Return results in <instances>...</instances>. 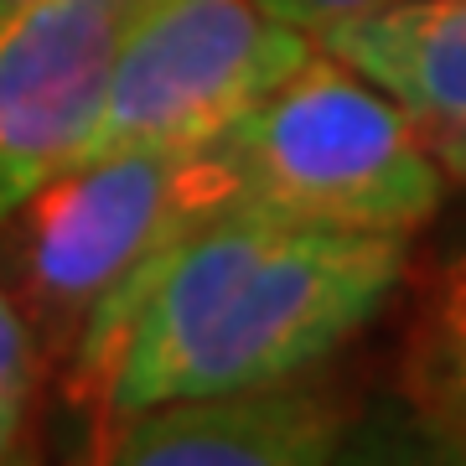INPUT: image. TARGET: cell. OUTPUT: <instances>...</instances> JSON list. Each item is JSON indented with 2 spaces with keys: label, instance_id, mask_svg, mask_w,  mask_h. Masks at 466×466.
Here are the masks:
<instances>
[{
  "label": "cell",
  "instance_id": "obj_1",
  "mask_svg": "<svg viewBox=\"0 0 466 466\" xmlns=\"http://www.w3.org/2000/svg\"><path fill=\"white\" fill-rule=\"evenodd\" d=\"M410 275V238L233 202L140 265L67 352L78 394L130 415L306 379L379 317Z\"/></svg>",
  "mask_w": 466,
  "mask_h": 466
},
{
  "label": "cell",
  "instance_id": "obj_2",
  "mask_svg": "<svg viewBox=\"0 0 466 466\" xmlns=\"http://www.w3.org/2000/svg\"><path fill=\"white\" fill-rule=\"evenodd\" d=\"M208 146L244 208L352 233H420L446 202V171L400 104L311 47Z\"/></svg>",
  "mask_w": 466,
  "mask_h": 466
},
{
  "label": "cell",
  "instance_id": "obj_3",
  "mask_svg": "<svg viewBox=\"0 0 466 466\" xmlns=\"http://www.w3.org/2000/svg\"><path fill=\"white\" fill-rule=\"evenodd\" d=\"M233 202V177L213 146H135L73 161L0 218L5 285L32 337L73 352L84 321L135 269Z\"/></svg>",
  "mask_w": 466,
  "mask_h": 466
},
{
  "label": "cell",
  "instance_id": "obj_4",
  "mask_svg": "<svg viewBox=\"0 0 466 466\" xmlns=\"http://www.w3.org/2000/svg\"><path fill=\"white\" fill-rule=\"evenodd\" d=\"M317 47L259 0H140L78 161L135 146H208Z\"/></svg>",
  "mask_w": 466,
  "mask_h": 466
},
{
  "label": "cell",
  "instance_id": "obj_5",
  "mask_svg": "<svg viewBox=\"0 0 466 466\" xmlns=\"http://www.w3.org/2000/svg\"><path fill=\"white\" fill-rule=\"evenodd\" d=\"M140 0H36L0 21V218L73 167Z\"/></svg>",
  "mask_w": 466,
  "mask_h": 466
},
{
  "label": "cell",
  "instance_id": "obj_6",
  "mask_svg": "<svg viewBox=\"0 0 466 466\" xmlns=\"http://www.w3.org/2000/svg\"><path fill=\"white\" fill-rule=\"evenodd\" d=\"M342 431V394L306 373L244 394L130 410L104 466H327Z\"/></svg>",
  "mask_w": 466,
  "mask_h": 466
},
{
  "label": "cell",
  "instance_id": "obj_7",
  "mask_svg": "<svg viewBox=\"0 0 466 466\" xmlns=\"http://www.w3.org/2000/svg\"><path fill=\"white\" fill-rule=\"evenodd\" d=\"M317 47L400 104L446 182H466V0H394L327 21Z\"/></svg>",
  "mask_w": 466,
  "mask_h": 466
},
{
  "label": "cell",
  "instance_id": "obj_8",
  "mask_svg": "<svg viewBox=\"0 0 466 466\" xmlns=\"http://www.w3.org/2000/svg\"><path fill=\"white\" fill-rule=\"evenodd\" d=\"M410 400L466 451V244L431 275L410 337Z\"/></svg>",
  "mask_w": 466,
  "mask_h": 466
},
{
  "label": "cell",
  "instance_id": "obj_9",
  "mask_svg": "<svg viewBox=\"0 0 466 466\" xmlns=\"http://www.w3.org/2000/svg\"><path fill=\"white\" fill-rule=\"evenodd\" d=\"M327 466H466V451L410 394H383L363 415H348Z\"/></svg>",
  "mask_w": 466,
  "mask_h": 466
},
{
  "label": "cell",
  "instance_id": "obj_10",
  "mask_svg": "<svg viewBox=\"0 0 466 466\" xmlns=\"http://www.w3.org/2000/svg\"><path fill=\"white\" fill-rule=\"evenodd\" d=\"M32 383H36V337L21 317L5 275H0V451L21 441V425H26V410H32Z\"/></svg>",
  "mask_w": 466,
  "mask_h": 466
},
{
  "label": "cell",
  "instance_id": "obj_11",
  "mask_svg": "<svg viewBox=\"0 0 466 466\" xmlns=\"http://www.w3.org/2000/svg\"><path fill=\"white\" fill-rule=\"evenodd\" d=\"M275 21L285 26H300V32L317 36L327 21H342V16H358V11H379V5H394V0H259Z\"/></svg>",
  "mask_w": 466,
  "mask_h": 466
},
{
  "label": "cell",
  "instance_id": "obj_12",
  "mask_svg": "<svg viewBox=\"0 0 466 466\" xmlns=\"http://www.w3.org/2000/svg\"><path fill=\"white\" fill-rule=\"evenodd\" d=\"M0 466H42V461H36V451H32V446H21V441H16V446L0 451Z\"/></svg>",
  "mask_w": 466,
  "mask_h": 466
},
{
  "label": "cell",
  "instance_id": "obj_13",
  "mask_svg": "<svg viewBox=\"0 0 466 466\" xmlns=\"http://www.w3.org/2000/svg\"><path fill=\"white\" fill-rule=\"evenodd\" d=\"M26 5H36V0H0V21H11L16 11H26Z\"/></svg>",
  "mask_w": 466,
  "mask_h": 466
}]
</instances>
